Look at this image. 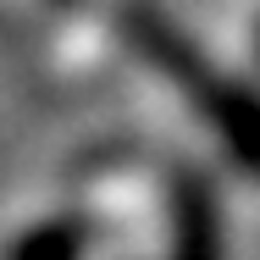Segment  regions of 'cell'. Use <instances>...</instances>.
Returning a JSON list of instances; mask_svg holds the SVG:
<instances>
[{"mask_svg": "<svg viewBox=\"0 0 260 260\" xmlns=\"http://www.w3.org/2000/svg\"><path fill=\"white\" fill-rule=\"evenodd\" d=\"M78 244H83V233H78L72 221H50V227H39L34 238H22L17 260H78Z\"/></svg>", "mask_w": 260, "mask_h": 260, "instance_id": "obj_1", "label": "cell"}]
</instances>
